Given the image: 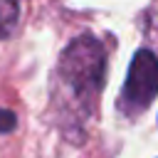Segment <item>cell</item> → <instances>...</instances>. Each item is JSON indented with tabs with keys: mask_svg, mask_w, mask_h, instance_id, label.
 Returning <instances> with one entry per match:
<instances>
[{
	"mask_svg": "<svg viewBox=\"0 0 158 158\" xmlns=\"http://www.w3.org/2000/svg\"><path fill=\"white\" fill-rule=\"evenodd\" d=\"M104 47L84 35L77 37L59 59V74L62 79L77 91V94H96L104 81Z\"/></svg>",
	"mask_w": 158,
	"mask_h": 158,
	"instance_id": "cell-1",
	"label": "cell"
},
{
	"mask_svg": "<svg viewBox=\"0 0 158 158\" xmlns=\"http://www.w3.org/2000/svg\"><path fill=\"white\" fill-rule=\"evenodd\" d=\"M156 94H158V57L151 49H138L131 59L118 109L128 116H136L151 106Z\"/></svg>",
	"mask_w": 158,
	"mask_h": 158,
	"instance_id": "cell-2",
	"label": "cell"
},
{
	"mask_svg": "<svg viewBox=\"0 0 158 158\" xmlns=\"http://www.w3.org/2000/svg\"><path fill=\"white\" fill-rule=\"evenodd\" d=\"M15 20H17V5H15V0H2L0 2V32L5 35L12 27Z\"/></svg>",
	"mask_w": 158,
	"mask_h": 158,
	"instance_id": "cell-3",
	"label": "cell"
},
{
	"mask_svg": "<svg viewBox=\"0 0 158 158\" xmlns=\"http://www.w3.org/2000/svg\"><path fill=\"white\" fill-rule=\"evenodd\" d=\"M15 123H17L15 114L7 111V109H2V111H0V133H10V131L15 128Z\"/></svg>",
	"mask_w": 158,
	"mask_h": 158,
	"instance_id": "cell-4",
	"label": "cell"
}]
</instances>
